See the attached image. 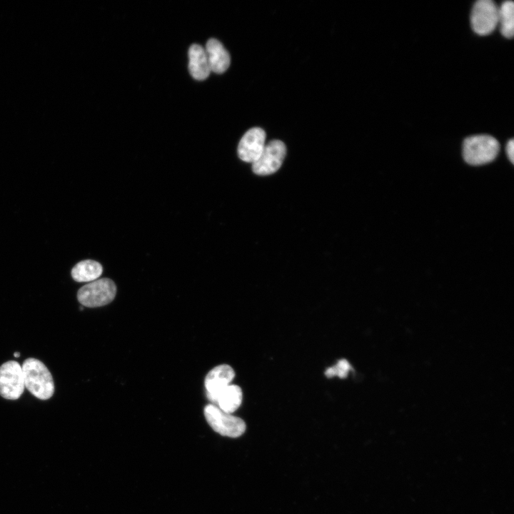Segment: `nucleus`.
I'll list each match as a JSON object with an SVG mask.
<instances>
[{"mask_svg": "<svg viewBox=\"0 0 514 514\" xmlns=\"http://www.w3.org/2000/svg\"><path fill=\"white\" fill-rule=\"evenodd\" d=\"M26 388L36 398L48 400L54 393V383L47 367L40 360L34 358L26 359L22 366Z\"/></svg>", "mask_w": 514, "mask_h": 514, "instance_id": "f257e3e1", "label": "nucleus"}, {"mask_svg": "<svg viewBox=\"0 0 514 514\" xmlns=\"http://www.w3.org/2000/svg\"><path fill=\"white\" fill-rule=\"evenodd\" d=\"M499 149V143L494 137L485 134L475 135L464 140L463 154L468 163L483 165L493 161Z\"/></svg>", "mask_w": 514, "mask_h": 514, "instance_id": "f03ea898", "label": "nucleus"}, {"mask_svg": "<svg viewBox=\"0 0 514 514\" xmlns=\"http://www.w3.org/2000/svg\"><path fill=\"white\" fill-rule=\"evenodd\" d=\"M116 286L109 278H104L91 281L78 291L79 302L88 308L100 307L111 303L115 298Z\"/></svg>", "mask_w": 514, "mask_h": 514, "instance_id": "7ed1b4c3", "label": "nucleus"}, {"mask_svg": "<svg viewBox=\"0 0 514 514\" xmlns=\"http://www.w3.org/2000/svg\"><path fill=\"white\" fill-rule=\"evenodd\" d=\"M203 413L211 428L221 435L238 438L246 430V423L241 418L223 411L216 405L208 404Z\"/></svg>", "mask_w": 514, "mask_h": 514, "instance_id": "20e7f679", "label": "nucleus"}, {"mask_svg": "<svg viewBox=\"0 0 514 514\" xmlns=\"http://www.w3.org/2000/svg\"><path fill=\"white\" fill-rule=\"evenodd\" d=\"M499 6L492 0L477 1L470 14L473 30L479 35H488L493 32L498 24Z\"/></svg>", "mask_w": 514, "mask_h": 514, "instance_id": "39448f33", "label": "nucleus"}, {"mask_svg": "<svg viewBox=\"0 0 514 514\" xmlns=\"http://www.w3.org/2000/svg\"><path fill=\"white\" fill-rule=\"evenodd\" d=\"M21 366L9 361L0 366V395L7 400H17L24 390Z\"/></svg>", "mask_w": 514, "mask_h": 514, "instance_id": "423d86ee", "label": "nucleus"}, {"mask_svg": "<svg viewBox=\"0 0 514 514\" xmlns=\"http://www.w3.org/2000/svg\"><path fill=\"white\" fill-rule=\"evenodd\" d=\"M286 153L284 143L273 140L266 143L258 158L252 163L253 171L258 176H268L276 172L281 166Z\"/></svg>", "mask_w": 514, "mask_h": 514, "instance_id": "0eeeda50", "label": "nucleus"}, {"mask_svg": "<svg viewBox=\"0 0 514 514\" xmlns=\"http://www.w3.org/2000/svg\"><path fill=\"white\" fill-rule=\"evenodd\" d=\"M266 133L258 127L248 130L238 146V157L243 161L253 163L261 154L266 145Z\"/></svg>", "mask_w": 514, "mask_h": 514, "instance_id": "6e6552de", "label": "nucleus"}, {"mask_svg": "<svg viewBox=\"0 0 514 514\" xmlns=\"http://www.w3.org/2000/svg\"><path fill=\"white\" fill-rule=\"evenodd\" d=\"M234 377V370L229 365L221 364L212 368L204 381L207 398L214 404L218 393L230 385Z\"/></svg>", "mask_w": 514, "mask_h": 514, "instance_id": "1a4fd4ad", "label": "nucleus"}, {"mask_svg": "<svg viewBox=\"0 0 514 514\" xmlns=\"http://www.w3.org/2000/svg\"><path fill=\"white\" fill-rule=\"evenodd\" d=\"M204 49L211 71L222 74L228 69L231 62L230 55L218 40L210 39Z\"/></svg>", "mask_w": 514, "mask_h": 514, "instance_id": "9d476101", "label": "nucleus"}, {"mask_svg": "<svg viewBox=\"0 0 514 514\" xmlns=\"http://www.w3.org/2000/svg\"><path fill=\"white\" fill-rule=\"evenodd\" d=\"M188 70L196 80L206 79L211 73L205 49L198 44H193L188 50Z\"/></svg>", "mask_w": 514, "mask_h": 514, "instance_id": "9b49d317", "label": "nucleus"}, {"mask_svg": "<svg viewBox=\"0 0 514 514\" xmlns=\"http://www.w3.org/2000/svg\"><path fill=\"white\" fill-rule=\"evenodd\" d=\"M243 399L241 388L236 385H228L217 395L213 405L223 411L232 413L241 405Z\"/></svg>", "mask_w": 514, "mask_h": 514, "instance_id": "f8f14e48", "label": "nucleus"}, {"mask_svg": "<svg viewBox=\"0 0 514 514\" xmlns=\"http://www.w3.org/2000/svg\"><path fill=\"white\" fill-rule=\"evenodd\" d=\"M101 265L94 260H84L76 263L71 270V276L77 282H91L102 273Z\"/></svg>", "mask_w": 514, "mask_h": 514, "instance_id": "ddd939ff", "label": "nucleus"}, {"mask_svg": "<svg viewBox=\"0 0 514 514\" xmlns=\"http://www.w3.org/2000/svg\"><path fill=\"white\" fill-rule=\"evenodd\" d=\"M498 23L502 35L507 39L512 38L514 34V4L512 1H505L499 6Z\"/></svg>", "mask_w": 514, "mask_h": 514, "instance_id": "4468645a", "label": "nucleus"}, {"mask_svg": "<svg viewBox=\"0 0 514 514\" xmlns=\"http://www.w3.org/2000/svg\"><path fill=\"white\" fill-rule=\"evenodd\" d=\"M351 368L350 363L346 359H341L338 361L337 364L333 367L328 368L325 375L328 377L337 376L339 378H346Z\"/></svg>", "mask_w": 514, "mask_h": 514, "instance_id": "2eb2a0df", "label": "nucleus"}, {"mask_svg": "<svg viewBox=\"0 0 514 514\" xmlns=\"http://www.w3.org/2000/svg\"><path fill=\"white\" fill-rule=\"evenodd\" d=\"M506 153L508 155V157L509 160L511 161V163H513L514 160V141L513 139H510L508 141L507 146H506Z\"/></svg>", "mask_w": 514, "mask_h": 514, "instance_id": "dca6fc26", "label": "nucleus"}, {"mask_svg": "<svg viewBox=\"0 0 514 514\" xmlns=\"http://www.w3.org/2000/svg\"><path fill=\"white\" fill-rule=\"evenodd\" d=\"M14 356L15 358H19V357L20 356V353H19V352H15V353H14Z\"/></svg>", "mask_w": 514, "mask_h": 514, "instance_id": "f3484780", "label": "nucleus"}]
</instances>
